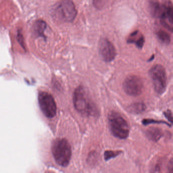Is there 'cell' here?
Instances as JSON below:
<instances>
[{"label": "cell", "instance_id": "6da1fadb", "mask_svg": "<svg viewBox=\"0 0 173 173\" xmlns=\"http://www.w3.org/2000/svg\"><path fill=\"white\" fill-rule=\"evenodd\" d=\"M149 11L153 17L161 19L162 25L171 31L173 28V10L171 2L166 1L162 3L156 1H149Z\"/></svg>", "mask_w": 173, "mask_h": 173}, {"label": "cell", "instance_id": "7a4b0ae2", "mask_svg": "<svg viewBox=\"0 0 173 173\" xmlns=\"http://www.w3.org/2000/svg\"><path fill=\"white\" fill-rule=\"evenodd\" d=\"M73 103L77 111L85 116H96L98 114L96 106L88 97L85 89L79 86L73 95Z\"/></svg>", "mask_w": 173, "mask_h": 173}, {"label": "cell", "instance_id": "3957f363", "mask_svg": "<svg viewBox=\"0 0 173 173\" xmlns=\"http://www.w3.org/2000/svg\"><path fill=\"white\" fill-rule=\"evenodd\" d=\"M52 153L58 165L67 167L71 158L72 150L69 142L65 139H58L52 144Z\"/></svg>", "mask_w": 173, "mask_h": 173}, {"label": "cell", "instance_id": "277c9868", "mask_svg": "<svg viewBox=\"0 0 173 173\" xmlns=\"http://www.w3.org/2000/svg\"><path fill=\"white\" fill-rule=\"evenodd\" d=\"M108 120L112 134L119 139H125L129 135V128L128 122L120 114L112 112L109 114Z\"/></svg>", "mask_w": 173, "mask_h": 173}, {"label": "cell", "instance_id": "5b68a950", "mask_svg": "<svg viewBox=\"0 0 173 173\" xmlns=\"http://www.w3.org/2000/svg\"><path fill=\"white\" fill-rule=\"evenodd\" d=\"M52 13L58 20L71 22L75 18L77 11L73 2L66 0L56 3L52 8Z\"/></svg>", "mask_w": 173, "mask_h": 173}, {"label": "cell", "instance_id": "8992f818", "mask_svg": "<svg viewBox=\"0 0 173 173\" xmlns=\"http://www.w3.org/2000/svg\"><path fill=\"white\" fill-rule=\"evenodd\" d=\"M149 74L155 92L161 95L164 94L167 84V74L165 68L161 65H155L150 69Z\"/></svg>", "mask_w": 173, "mask_h": 173}, {"label": "cell", "instance_id": "52a82bcc", "mask_svg": "<svg viewBox=\"0 0 173 173\" xmlns=\"http://www.w3.org/2000/svg\"><path fill=\"white\" fill-rule=\"evenodd\" d=\"M38 102L41 110L46 117L53 118L56 113V105L52 95L41 91L38 95Z\"/></svg>", "mask_w": 173, "mask_h": 173}, {"label": "cell", "instance_id": "ba28073f", "mask_svg": "<svg viewBox=\"0 0 173 173\" xmlns=\"http://www.w3.org/2000/svg\"><path fill=\"white\" fill-rule=\"evenodd\" d=\"M122 86L125 92L131 96L140 95L144 89L143 81L137 75L128 76L123 82Z\"/></svg>", "mask_w": 173, "mask_h": 173}, {"label": "cell", "instance_id": "9c48e42d", "mask_svg": "<svg viewBox=\"0 0 173 173\" xmlns=\"http://www.w3.org/2000/svg\"><path fill=\"white\" fill-rule=\"evenodd\" d=\"M98 49L100 56L103 61L106 62H111L115 58V48L108 39L101 38L99 41Z\"/></svg>", "mask_w": 173, "mask_h": 173}, {"label": "cell", "instance_id": "30bf717a", "mask_svg": "<svg viewBox=\"0 0 173 173\" xmlns=\"http://www.w3.org/2000/svg\"><path fill=\"white\" fill-rule=\"evenodd\" d=\"M127 42L129 44H134L138 48L142 49L145 43V37L141 32L137 30L129 35Z\"/></svg>", "mask_w": 173, "mask_h": 173}, {"label": "cell", "instance_id": "8fae6325", "mask_svg": "<svg viewBox=\"0 0 173 173\" xmlns=\"http://www.w3.org/2000/svg\"><path fill=\"white\" fill-rule=\"evenodd\" d=\"M146 135L150 140L157 141L161 137L162 132L161 129L158 128H151L147 131Z\"/></svg>", "mask_w": 173, "mask_h": 173}, {"label": "cell", "instance_id": "7c38bea8", "mask_svg": "<svg viewBox=\"0 0 173 173\" xmlns=\"http://www.w3.org/2000/svg\"><path fill=\"white\" fill-rule=\"evenodd\" d=\"M146 109V106L143 103L138 102L131 105L128 107L130 112L135 114H139L143 112Z\"/></svg>", "mask_w": 173, "mask_h": 173}, {"label": "cell", "instance_id": "4fadbf2b", "mask_svg": "<svg viewBox=\"0 0 173 173\" xmlns=\"http://www.w3.org/2000/svg\"><path fill=\"white\" fill-rule=\"evenodd\" d=\"M156 35L159 40L161 41V42H162L164 44L167 45L170 44L171 42V37L167 32L164 30H159L157 32Z\"/></svg>", "mask_w": 173, "mask_h": 173}, {"label": "cell", "instance_id": "5bb4252c", "mask_svg": "<svg viewBox=\"0 0 173 173\" xmlns=\"http://www.w3.org/2000/svg\"><path fill=\"white\" fill-rule=\"evenodd\" d=\"M122 152L121 151H112V150H107L105 152L104 158L105 161H109L110 159L116 158L119 155H120Z\"/></svg>", "mask_w": 173, "mask_h": 173}, {"label": "cell", "instance_id": "9a60e30c", "mask_svg": "<svg viewBox=\"0 0 173 173\" xmlns=\"http://www.w3.org/2000/svg\"><path fill=\"white\" fill-rule=\"evenodd\" d=\"M45 28L46 24L44 21L39 20L36 22L35 26V30L38 34L42 35Z\"/></svg>", "mask_w": 173, "mask_h": 173}, {"label": "cell", "instance_id": "2e32d148", "mask_svg": "<svg viewBox=\"0 0 173 173\" xmlns=\"http://www.w3.org/2000/svg\"><path fill=\"white\" fill-rule=\"evenodd\" d=\"M142 123L144 125H147L152 124V123H158V124H165L170 126V124H168L167 122L165 121H159V120H154V119H144L142 121Z\"/></svg>", "mask_w": 173, "mask_h": 173}, {"label": "cell", "instance_id": "e0dca14e", "mask_svg": "<svg viewBox=\"0 0 173 173\" xmlns=\"http://www.w3.org/2000/svg\"><path fill=\"white\" fill-rule=\"evenodd\" d=\"M164 115L165 116L166 118L170 121L171 123H172L173 121V116H172V113H171V111H170V110H167L164 113Z\"/></svg>", "mask_w": 173, "mask_h": 173}, {"label": "cell", "instance_id": "ac0fdd59", "mask_svg": "<svg viewBox=\"0 0 173 173\" xmlns=\"http://www.w3.org/2000/svg\"><path fill=\"white\" fill-rule=\"evenodd\" d=\"M168 173H173V163L172 159H171L168 164Z\"/></svg>", "mask_w": 173, "mask_h": 173}]
</instances>
